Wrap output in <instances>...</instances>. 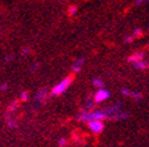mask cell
<instances>
[{"instance_id":"cell-1","label":"cell","mask_w":149,"mask_h":147,"mask_svg":"<svg viewBox=\"0 0 149 147\" xmlns=\"http://www.w3.org/2000/svg\"><path fill=\"white\" fill-rule=\"evenodd\" d=\"M108 112L107 110H97V111H91V112H83L80 120L85 122H91V121H103L108 118Z\"/></svg>"},{"instance_id":"cell-2","label":"cell","mask_w":149,"mask_h":147,"mask_svg":"<svg viewBox=\"0 0 149 147\" xmlns=\"http://www.w3.org/2000/svg\"><path fill=\"white\" fill-rule=\"evenodd\" d=\"M72 82H73V77L72 76H68V77L63 78L62 81H59V82L52 88L51 95H54V97H56V95H61L62 93H64L67 89H68L69 86L72 84Z\"/></svg>"},{"instance_id":"cell-3","label":"cell","mask_w":149,"mask_h":147,"mask_svg":"<svg viewBox=\"0 0 149 147\" xmlns=\"http://www.w3.org/2000/svg\"><path fill=\"white\" fill-rule=\"evenodd\" d=\"M109 97H110V93L107 89H104V88H101V89H98L97 93L95 94V101L96 102H102L104 100L109 99Z\"/></svg>"},{"instance_id":"cell-4","label":"cell","mask_w":149,"mask_h":147,"mask_svg":"<svg viewBox=\"0 0 149 147\" xmlns=\"http://www.w3.org/2000/svg\"><path fill=\"white\" fill-rule=\"evenodd\" d=\"M88 128H90L95 134H100L103 130L104 126H103L102 121H91V122H88Z\"/></svg>"},{"instance_id":"cell-5","label":"cell","mask_w":149,"mask_h":147,"mask_svg":"<svg viewBox=\"0 0 149 147\" xmlns=\"http://www.w3.org/2000/svg\"><path fill=\"white\" fill-rule=\"evenodd\" d=\"M84 63H85V59H84V58H79V59H78L75 63H74L72 70H73L74 72H79V71L81 70V67L84 65Z\"/></svg>"},{"instance_id":"cell-6","label":"cell","mask_w":149,"mask_h":147,"mask_svg":"<svg viewBox=\"0 0 149 147\" xmlns=\"http://www.w3.org/2000/svg\"><path fill=\"white\" fill-rule=\"evenodd\" d=\"M143 59V53L142 52H138V53H135V54H132L131 57H129V62L131 63H137L139 60H142Z\"/></svg>"},{"instance_id":"cell-7","label":"cell","mask_w":149,"mask_h":147,"mask_svg":"<svg viewBox=\"0 0 149 147\" xmlns=\"http://www.w3.org/2000/svg\"><path fill=\"white\" fill-rule=\"evenodd\" d=\"M148 67H149V63H148L147 60H144V59L135 63V68H137V69H139V70H146Z\"/></svg>"},{"instance_id":"cell-8","label":"cell","mask_w":149,"mask_h":147,"mask_svg":"<svg viewBox=\"0 0 149 147\" xmlns=\"http://www.w3.org/2000/svg\"><path fill=\"white\" fill-rule=\"evenodd\" d=\"M92 84L95 86V87H97V88H102V86H103V81L101 80V78H98V77H95L93 80H92Z\"/></svg>"},{"instance_id":"cell-9","label":"cell","mask_w":149,"mask_h":147,"mask_svg":"<svg viewBox=\"0 0 149 147\" xmlns=\"http://www.w3.org/2000/svg\"><path fill=\"white\" fill-rule=\"evenodd\" d=\"M46 95V89H42V91H40L39 92V94L36 95V99L38 100H41V99H44V97Z\"/></svg>"},{"instance_id":"cell-10","label":"cell","mask_w":149,"mask_h":147,"mask_svg":"<svg viewBox=\"0 0 149 147\" xmlns=\"http://www.w3.org/2000/svg\"><path fill=\"white\" fill-rule=\"evenodd\" d=\"M68 13H69V16H73V14H75V13H77V7H75V6H70Z\"/></svg>"},{"instance_id":"cell-11","label":"cell","mask_w":149,"mask_h":147,"mask_svg":"<svg viewBox=\"0 0 149 147\" xmlns=\"http://www.w3.org/2000/svg\"><path fill=\"white\" fill-rule=\"evenodd\" d=\"M121 93H123L124 95H130V94H131V91L127 89V88H124V89L121 91Z\"/></svg>"},{"instance_id":"cell-12","label":"cell","mask_w":149,"mask_h":147,"mask_svg":"<svg viewBox=\"0 0 149 147\" xmlns=\"http://www.w3.org/2000/svg\"><path fill=\"white\" fill-rule=\"evenodd\" d=\"M27 97H28V94L24 92V93H22V95H21V99H22V100H27Z\"/></svg>"},{"instance_id":"cell-13","label":"cell","mask_w":149,"mask_h":147,"mask_svg":"<svg viewBox=\"0 0 149 147\" xmlns=\"http://www.w3.org/2000/svg\"><path fill=\"white\" fill-rule=\"evenodd\" d=\"M141 34H142V32H141V29H136L135 33H133V35H135V36H138V35H141Z\"/></svg>"},{"instance_id":"cell-14","label":"cell","mask_w":149,"mask_h":147,"mask_svg":"<svg viewBox=\"0 0 149 147\" xmlns=\"http://www.w3.org/2000/svg\"><path fill=\"white\" fill-rule=\"evenodd\" d=\"M29 51H31L29 48H24L23 51H22V56H26V54H28V53H29Z\"/></svg>"},{"instance_id":"cell-15","label":"cell","mask_w":149,"mask_h":147,"mask_svg":"<svg viewBox=\"0 0 149 147\" xmlns=\"http://www.w3.org/2000/svg\"><path fill=\"white\" fill-rule=\"evenodd\" d=\"M146 1V0H137L136 1V5H141V4H143Z\"/></svg>"},{"instance_id":"cell-16","label":"cell","mask_w":149,"mask_h":147,"mask_svg":"<svg viewBox=\"0 0 149 147\" xmlns=\"http://www.w3.org/2000/svg\"><path fill=\"white\" fill-rule=\"evenodd\" d=\"M11 59H12V56H7V57H6V59H5V62H10Z\"/></svg>"},{"instance_id":"cell-17","label":"cell","mask_w":149,"mask_h":147,"mask_svg":"<svg viewBox=\"0 0 149 147\" xmlns=\"http://www.w3.org/2000/svg\"><path fill=\"white\" fill-rule=\"evenodd\" d=\"M6 86H7L6 83H4V84L1 86V91H5V89H6Z\"/></svg>"},{"instance_id":"cell-18","label":"cell","mask_w":149,"mask_h":147,"mask_svg":"<svg viewBox=\"0 0 149 147\" xmlns=\"http://www.w3.org/2000/svg\"><path fill=\"white\" fill-rule=\"evenodd\" d=\"M62 1H65V0H62Z\"/></svg>"}]
</instances>
